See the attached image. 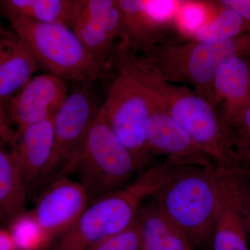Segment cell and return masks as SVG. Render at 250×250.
Returning a JSON list of instances; mask_svg holds the SVG:
<instances>
[{
	"label": "cell",
	"mask_w": 250,
	"mask_h": 250,
	"mask_svg": "<svg viewBox=\"0 0 250 250\" xmlns=\"http://www.w3.org/2000/svg\"><path fill=\"white\" fill-rule=\"evenodd\" d=\"M232 168L178 166L151 198L189 238L202 246L213 236L220 215L233 202Z\"/></svg>",
	"instance_id": "1"
},
{
	"label": "cell",
	"mask_w": 250,
	"mask_h": 250,
	"mask_svg": "<svg viewBox=\"0 0 250 250\" xmlns=\"http://www.w3.org/2000/svg\"><path fill=\"white\" fill-rule=\"evenodd\" d=\"M112 62L131 77L217 165L225 166L226 134L216 108L187 87L161 78L136 52L117 45Z\"/></svg>",
	"instance_id": "2"
},
{
	"label": "cell",
	"mask_w": 250,
	"mask_h": 250,
	"mask_svg": "<svg viewBox=\"0 0 250 250\" xmlns=\"http://www.w3.org/2000/svg\"><path fill=\"white\" fill-rule=\"evenodd\" d=\"M168 174L156 164L141 172L132 183L90 202L76 223L45 250H89L108 237L131 227L145 199L152 197Z\"/></svg>",
	"instance_id": "3"
},
{
	"label": "cell",
	"mask_w": 250,
	"mask_h": 250,
	"mask_svg": "<svg viewBox=\"0 0 250 250\" xmlns=\"http://www.w3.org/2000/svg\"><path fill=\"white\" fill-rule=\"evenodd\" d=\"M250 57V31L219 42L188 40L159 44L142 58L147 66L170 83H187L215 108L213 82L218 69L228 59Z\"/></svg>",
	"instance_id": "4"
},
{
	"label": "cell",
	"mask_w": 250,
	"mask_h": 250,
	"mask_svg": "<svg viewBox=\"0 0 250 250\" xmlns=\"http://www.w3.org/2000/svg\"><path fill=\"white\" fill-rule=\"evenodd\" d=\"M136 171L134 158L113 134L100 108L62 177L76 174L90 202L127 186Z\"/></svg>",
	"instance_id": "5"
},
{
	"label": "cell",
	"mask_w": 250,
	"mask_h": 250,
	"mask_svg": "<svg viewBox=\"0 0 250 250\" xmlns=\"http://www.w3.org/2000/svg\"><path fill=\"white\" fill-rule=\"evenodd\" d=\"M9 22L38 64L51 75L89 85L108 69L88 52L71 28L22 18Z\"/></svg>",
	"instance_id": "6"
},
{
	"label": "cell",
	"mask_w": 250,
	"mask_h": 250,
	"mask_svg": "<svg viewBox=\"0 0 250 250\" xmlns=\"http://www.w3.org/2000/svg\"><path fill=\"white\" fill-rule=\"evenodd\" d=\"M100 108L113 134L131 153L138 171L146 170L153 156L147 141L150 113L147 93L131 77L118 70Z\"/></svg>",
	"instance_id": "7"
},
{
	"label": "cell",
	"mask_w": 250,
	"mask_h": 250,
	"mask_svg": "<svg viewBox=\"0 0 250 250\" xmlns=\"http://www.w3.org/2000/svg\"><path fill=\"white\" fill-rule=\"evenodd\" d=\"M88 86L82 85L69 93L62 108L54 116L53 154L41 187H45L62 177L100 111Z\"/></svg>",
	"instance_id": "8"
},
{
	"label": "cell",
	"mask_w": 250,
	"mask_h": 250,
	"mask_svg": "<svg viewBox=\"0 0 250 250\" xmlns=\"http://www.w3.org/2000/svg\"><path fill=\"white\" fill-rule=\"evenodd\" d=\"M183 1L177 0H117L121 16L118 45L144 54L161 44L174 25Z\"/></svg>",
	"instance_id": "9"
},
{
	"label": "cell",
	"mask_w": 250,
	"mask_h": 250,
	"mask_svg": "<svg viewBox=\"0 0 250 250\" xmlns=\"http://www.w3.org/2000/svg\"><path fill=\"white\" fill-rule=\"evenodd\" d=\"M89 203L80 182L64 176L42 189L30 212L52 243L76 223Z\"/></svg>",
	"instance_id": "10"
},
{
	"label": "cell",
	"mask_w": 250,
	"mask_h": 250,
	"mask_svg": "<svg viewBox=\"0 0 250 250\" xmlns=\"http://www.w3.org/2000/svg\"><path fill=\"white\" fill-rule=\"evenodd\" d=\"M65 81L53 75L34 77L5 103L10 126L16 131L53 118L68 95Z\"/></svg>",
	"instance_id": "11"
},
{
	"label": "cell",
	"mask_w": 250,
	"mask_h": 250,
	"mask_svg": "<svg viewBox=\"0 0 250 250\" xmlns=\"http://www.w3.org/2000/svg\"><path fill=\"white\" fill-rule=\"evenodd\" d=\"M85 48L105 67H109L121 39V16L117 0H82L71 28Z\"/></svg>",
	"instance_id": "12"
},
{
	"label": "cell",
	"mask_w": 250,
	"mask_h": 250,
	"mask_svg": "<svg viewBox=\"0 0 250 250\" xmlns=\"http://www.w3.org/2000/svg\"><path fill=\"white\" fill-rule=\"evenodd\" d=\"M149 98L150 113L147 123V141L152 155L164 156L166 159L184 166L208 167L215 164L187 131Z\"/></svg>",
	"instance_id": "13"
},
{
	"label": "cell",
	"mask_w": 250,
	"mask_h": 250,
	"mask_svg": "<svg viewBox=\"0 0 250 250\" xmlns=\"http://www.w3.org/2000/svg\"><path fill=\"white\" fill-rule=\"evenodd\" d=\"M53 118L16 131L17 136L11 144L27 192L41 187L52 159L54 147Z\"/></svg>",
	"instance_id": "14"
},
{
	"label": "cell",
	"mask_w": 250,
	"mask_h": 250,
	"mask_svg": "<svg viewBox=\"0 0 250 250\" xmlns=\"http://www.w3.org/2000/svg\"><path fill=\"white\" fill-rule=\"evenodd\" d=\"M217 106L223 126L229 124L250 104V57H233L218 69L213 82Z\"/></svg>",
	"instance_id": "15"
},
{
	"label": "cell",
	"mask_w": 250,
	"mask_h": 250,
	"mask_svg": "<svg viewBox=\"0 0 250 250\" xmlns=\"http://www.w3.org/2000/svg\"><path fill=\"white\" fill-rule=\"evenodd\" d=\"M38 65L20 36L0 24V102L5 104L22 89Z\"/></svg>",
	"instance_id": "16"
},
{
	"label": "cell",
	"mask_w": 250,
	"mask_h": 250,
	"mask_svg": "<svg viewBox=\"0 0 250 250\" xmlns=\"http://www.w3.org/2000/svg\"><path fill=\"white\" fill-rule=\"evenodd\" d=\"M82 0H2L0 13L9 21L22 18L72 28Z\"/></svg>",
	"instance_id": "17"
},
{
	"label": "cell",
	"mask_w": 250,
	"mask_h": 250,
	"mask_svg": "<svg viewBox=\"0 0 250 250\" xmlns=\"http://www.w3.org/2000/svg\"><path fill=\"white\" fill-rule=\"evenodd\" d=\"M143 250H193L191 242L158 207L155 202L141 205L137 215Z\"/></svg>",
	"instance_id": "18"
},
{
	"label": "cell",
	"mask_w": 250,
	"mask_h": 250,
	"mask_svg": "<svg viewBox=\"0 0 250 250\" xmlns=\"http://www.w3.org/2000/svg\"><path fill=\"white\" fill-rule=\"evenodd\" d=\"M27 190L16 156L0 143V217L7 224L26 211Z\"/></svg>",
	"instance_id": "19"
},
{
	"label": "cell",
	"mask_w": 250,
	"mask_h": 250,
	"mask_svg": "<svg viewBox=\"0 0 250 250\" xmlns=\"http://www.w3.org/2000/svg\"><path fill=\"white\" fill-rule=\"evenodd\" d=\"M221 9L193 34L190 40L219 42L229 40L250 31V24L238 13L219 4Z\"/></svg>",
	"instance_id": "20"
},
{
	"label": "cell",
	"mask_w": 250,
	"mask_h": 250,
	"mask_svg": "<svg viewBox=\"0 0 250 250\" xmlns=\"http://www.w3.org/2000/svg\"><path fill=\"white\" fill-rule=\"evenodd\" d=\"M212 238L213 250H250L243 217L234 204L229 205L220 215Z\"/></svg>",
	"instance_id": "21"
},
{
	"label": "cell",
	"mask_w": 250,
	"mask_h": 250,
	"mask_svg": "<svg viewBox=\"0 0 250 250\" xmlns=\"http://www.w3.org/2000/svg\"><path fill=\"white\" fill-rule=\"evenodd\" d=\"M8 226L18 250H45L52 243L30 211L16 215Z\"/></svg>",
	"instance_id": "22"
},
{
	"label": "cell",
	"mask_w": 250,
	"mask_h": 250,
	"mask_svg": "<svg viewBox=\"0 0 250 250\" xmlns=\"http://www.w3.org/2000/svg\"><path fill=\"white\" fill-rule=\"evenodd\" d=\"M228 167L236 166L250 152V104L229 124L225 125Z\"/></svg>",
	"instance_id": "23"
},
{
	"label": "cell",
	"mask_w": 250,
	"mask_h": 250,
	"mask_svg": "<svg viewBox=\"0 0 250 250\" xmlns=\"http://www.w3.org/2000/svg\"><path fill=\"white\" fill-rule=\"evenodd\" d=\"M210 6L207 3L183 1L176 17L174 25L188 40L204 24L210 21Z\"/></svg>",
	"instance_id": "24"
},
{
	"label": "cell",
	"mask_w": 250,
	"mask_h": 250,
	"mask_svg": "<svg viewBox=\"0 0 250 250\" xmlns=\"http://www.w3.org/2000/svg\"><path fill=\"white\" fill-rule=\"evenodd\" d=\"M89 250H143L142 235L137 218L129 228L102 240Z\"/></svg>",
	"instance_id": "25"
},
{
	"label": "cell",
	"mask_w": 250,
	"mask_h": 250,
	"mask_svg": "<svg viewBox=\"0 0 250 250\" xmlns=\"http://www.w3.org/2000/svg\"><path fill=\"white\" fill-rule=\"evenodd\" d=\"M232 168L235 177L233 204L243 217L250 243V170Z\"/></svg>",
	"instance_id": "26"
},
{
	"label": "cell",
	"mask_w": 250,
	"mask_h": 250,
	"mask_svg": "<svg viewBox=\"0 0 250 250\" xmlns=\"http://www.w3.org/2000/svg\"><path fill=\"white\" fill-rule=\"evenodd\" d=\"M17 132L11 128L6 117L5 104L0 102V143L14 142Z\"/></svg>",
	"instance_id": "27"
},
{
	"label": "cell",
	"mask_w": 250,
	"mask_h": 250,
	"mask_svg": "<svg viewBox=\"0 0 250 250\" xmlns=\"http://www.w3.org/2000/svg\"><path fill=\"white\" fill-rule=\"evenodd\" d=\"M218 2L233 9L250 24V0H220Z\"/></svg>",
	"instance_id": "28"
},
{
	"label": "cell",
	"mask_w": 250,
	"mask_h": 250,
	"mask_svg": "<svg viewBox=\"0 0 250 250\" xmlns=\"http://www.w3.org/2000/svg\"><path fill=\"white\" fill-rule=\"evenodd\" d=\"M0 250H18L9 229L0 228Z\"/></svg>",
	"instance_id": "29"
},
{
	"label": "cell",
	"mask_w": 250,
	"mask_h": 250,
	"mask_svg": "<svg viewBox=\"0 0 250 250\" xmlns=\"http://www.w3.org/2000/svg\"><path fill=\"white\" fill-rule=\"evenodd\" d=\"M4 224H5L4 220H3L1 218V217H0V225H4Z\"/></svg>",
	"instance_id": "30"
}]
</instances>
